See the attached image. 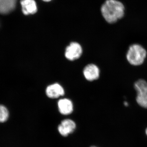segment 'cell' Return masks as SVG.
I'll use <instances>...</instances> for the list:
<instances>
[{"instance_id": "6da1fadb", "label": "cell", "mask_w": 147, "mask_h": 147, "mask_svg": "<svg viewBox=\"0 0 147 147\" xmlns=\"http://www.w3.org/2000/svg\"><path fill=\"white\" fill-rule=\"evenodd\" d=\"M100 10L105 21L110 24L116 23L125 14L124 6L117 0H106L101 6Z\"/></svg>"}, {"instance_id": "7a4b0ae2", "label": "cell", "mask_w": 147, "mask_h": 147, "mask_svg": "<svg viewBox=\"0 0 147 147\" xmlns=\"http://www.w3.org/2000/svg\"><path fill=\"white\" fill-rule=\"evenodd\" d=\"M147 51L142 45L133 44L129 47L126 57L131 65L139 66L144 63L147 57Z\"/></svg>"}, {"instance_id": "3957f363", "label": "cell", "mask_w": 147, "mask_h": 147, "mask_svg": "<svg viewBox=\"0 0 147 147\" xmlns=\"http://www.w3.org/2000/svg\"><path fill=\"white\" fill-rule=\"evenodd\" d=\"M82 53L81 45L76 42H72L66 48L65 57L69 60H75L79 59Z\"/></svg>"}, {"instance_id": "277c9868", "label": "cell", "mask_w": 147, "mask_h": 147, "mask_svg": "<svg viewBox=\"0 0 147 147\" xmlns=\"http://www.w3.org/2000/svg\"><path fill=\"white\" fill-rule=\"evenodd\" d=\"M76 127V124L74 121L70 119H66L61 122L58 127V130L61 136L66 137L73 133Z\"/></svg>"}, {"instance_id": "5b68a950", "label": "cell", "mask_w": 147, "mask_h": 147, "mask_svg": "<svg viewBox=\"0 0 147 147\" xmlns=\"http://www.w3.org/2000/svg\"><path fill=\"white\" fill-rule=\"evenodd\" d=\"M100 71L97 66L92 64L88 65L84 70V74L88 81H93L99 78Z\"/></svg>"}, {"instance_id": "8992f818", "label": "cell", "mask_w": 147, "mask_h": 147, "mask_svg": "<svg viewBox=\"0 0 147 147\" xmlns=\"http://www.w3.org/2000/svg\"><path fill=\"white\" fill-rule=\"evenodd\" d=\"M46 93L48 97L51 98H57L64 94L63 88L58 84L50 85L47 87Z\"/></svg>"}, {"instance_id": "52a82bcc", "label": "cell", "mask_w": 147, "mask_h": 147, "mask_svg": "<svg viewBox=\"0 0 147 147\" xmlns=\"http://www.w3.org/2000/svg\"><path fill=\"white\" fill-rule=\"evenodd\" d=\"M21 4L22 11L25 15L34 14L37 11L36 3L34 0H21Z\"/></svg>"}, {"instance_id": "ba28073f", "label": "cell", "mask_w": 147, "mask_h": 147, "mask_svg": "<svg viewBox=\"0 0 147 147\" xmlns=\"http://www.w3.org/2000/svg\"><path fill=\"white\" fill-rule=\"evenodd\" d=\"M58 107L60 113L65 115H70L73 111V103L67 98H63L59 100Z\"/></svg>"}, {"instance_id": "9c48e42d", "label": "cell", "mask_w": 147, "mask_h": 147, "mask_svg": "<svg viewBox=\"0 0 147 147\" xmlns=\"http://www.w3.org/2000/svg\"><path fill=\"white\" fill-rule=\"evenodd\" d=\"M16 0H0V13L7 14L16 7Z\"/></svg>"}, {"instance_id": "30bf717a", "label": "cell", "mask_w": 147, "mask_h": 147, "mask_svg": "<svg viewBox=\"0 0 147 147\" xmlns=\"http://www.w3.org/2000/svg\"><path fill=\"white\" fill-rule=\"evenodd\" d=\"M134 88L137 92V94H147V82L144 79H139L135 82Z\"/></svg>"}, {"instance_id": "8fae6325", "label": "cell", "mask_w": 147, "mask_h": 147, "mask_svg": "<svg viewBox=\"0 0 147 147\" xmlns=\"http://www.w3.org/2000/svg\"><path fill=\"white\" fill-rule=\"evenodd\" d=\"M9 116L8 110L4 105H0V123L7 121Z\"/></svg>"}, {"instance_id": "7c38bea8", "label": "cell", "mask_w": 147, "mask_h": 147, "mask_svg": "<svg viewBox=\"0 0 147 147\" xmlns=\"http://www.w3.org/2000/svg\"><path fill=\"white\" fill-rule=\"evenodd\" d=\"M137 103L142 108L147 109V94H137L136 97Z\"/></svg>"}, {"instance_id": "4fadbf2b", "label": "cell", "mask_w": 147, "mask_h": 147, "mask_svg": "<svg viewBox=\"0 0 147 147\" xmlns=\"http://www.w3.org/2000/svg\"><path fill=\"white\" fill-rule=\"evenodd\" d=\"M42 1L45 2H49L51 1L52 0H42Z\"/></svg>"}, {"instance_id": "5bb4252c", "label": "cell", "mask_w": 147, "mask_h": 147, "mask_svg": "<svg viewBox=\"0 0 147 147\" xmlns=\"http://www.w3.org/2000/svg\"><path fill=\"white\" fill-rule=\"evenodd\" d=\"M124 105L126 106H127L128 105V102H125L124 103Z\"/></svg>"}, {"instance_id": "9a60e30c", "label": "cell", "mask_w": 147, "mask_h": 147, "mask_svg": "<svg viewBox=\"0 0 147 147\" xmlns=\"http://www.w3.org/2000/svg\"><path fill=\"white\" fill-rule=\"evenodd\" d=\"M146 134L147 136V128L146 129Z\"/></svg>"}, {"instance_id": "2e32d148", "label": "cell", "mask_w": 147, "mask_h": 147, "mask_svg": "<svg viewBox=\"0 0 147 147\" xmlns=\"http://www.w3.org/2000/svg\"><path fill=\"white\" fill-rule=\"evenodd\" d=\"M90 147H97L95 146H91Z\"/></svg>"}]
</instances>
